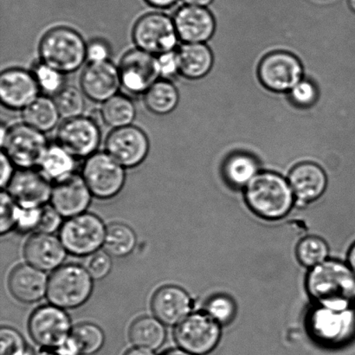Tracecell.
Here are the masks:
<instances>
[{"mask_svg": "<svg viewBox=\"0 0 355 355\" xmlns=\"http://www.w3.org/2000/svg\"><path fill=\"white\" fill-rule=\"evenodd\" d=\"M306 324L309 333L318 343L343 345L355 336V311L354 308L338 311L316 305L309 311Z\"/></svg>", "mask_w": 355, "mask_h": 355, "instance_id": "5b68a950", "label": "cell"}, {"mask_svg": "<svg viewBox=\"0 0 355 355\" xmlns=\"http://www.w3.org/2000/svg\"><path fill=\"white\" fill-rule=\"evenodd\" d=\"M224 173L226 180L232 187L245 188L259 173V165L252 156L236 154L225 162Z\"/></svg>", "mask_w": 355, "mask_h": 355, "instance_id": "1f68e13d", "label": "cell"}, {"mask_svg": "<svg viewBox=\"0 0 355 355\" xmlns=\"http://www.w3.org/2000/svg\"><path fill=\"white\" fill-rule=\"evenodd\" d=\"M72 339L78 346L80 354L92 355L102 349L105 336L98 326L93 323H81L73 328Z\"/></svg>", "mask_w": 355, "mask_h": 355, "instance_id": "836d02e7", "label": "cell"}, {"mask_svg": "<svg viewBox=\"0 0 355 355\" xmlns=\"http://www.w3.org/2000/svg\"><path fill=\"white\" fill-rule=\"evenodd\" d=\"M93 194L82 175L72 173L55 181L52 187L51 203L62 217L72 218L85 214Z\"/></svg>", "mask_w": 355, "mask_h": 355, "instance_id": "ac0fdd59", "label": "cell"}, {"mask_svg": "<svg viewBox=\"0 0 355 355\" xmlns=\"http://www.w3.org/2000/svg\"><path fill=\"white\" fill-rule=\"evenodd\" d=\"M42 207H20L17 228L22 232L37 231V226L40 222Z\"/></svg>", "mask_w": 355, "mask_h": 355, "instance_id": "7bdbcfd3", "label": "cell"}, {"mask_svg": "<svg viewBox=\"0 0 355 355\" xmlns=\"http://www.w3.org/2000/svg\"><path fill=\"white\" fill-rule=\"evenodd\" d=\"M205 312L221 326L234 319L236 307L234 301L225 295H216L208 301Z\"/></svg>", "mask_w": 355, "mask_h": 355, "instance_id": "8d00e7d4", "label": "cell"}, {"mask_svg": "<svg viewBox=\"0 0 355 355\" xmlns=\"http://www.w3.org/2000/svg\"><path fill=\"white\" fill-rule=\"evenodd\" d=\"M156 318L166 326H177L191 314L193 302L186 291L166 285L155 292L151 302Z\"/></svg>", "mask_w": 355, "mask_h": 355, "instance_id": "7402d4cb", "label": "cell"}, {"mask_svg": "<svg viewBox=\"0 0 355 355\" xmlns=\"http://www.w3.org/2000/svg\"><path fill=\"white\" fill-rule=\"evenodd\" d=\"M110 44L102 38H95L87 44V60L89 62L110 60Z\"/></svg>", "mask_w": 355, "mask_h": 355, "instance_id": "ee69618b", "label": "cell"}, {"mask_svg": "<svg viewBox=\"0 0 355 355\" xmlns=\"http://www.w3.org/2000/svg\"><path fill=\"white\" fill-rule=\"evenodd\" d=\"M306 287L316 305L338 311L354 308L355 273L349 264L326 260L309 271Z\"/></svg>", "mask_w": 355, "mask_h": 355, "instance_id": "6da1fadb", "label": "cell"}, {"mask_svg": "<svg viewBox=\"0 0 355 355\" xmlns=\"http://www.w3.org/2000/svg\"><path fill=\"white\" fill-rule=\"evenodd\" d=\"M49 278L44 271L22 264L12 271L9 288L14 297L24 304L40 302L47 294Z\"/></svg>", "mask_w": 355, "mask_h": 355, "instance_id": "603a6c76", "label": "cell"}, {"mask_svg": "<svg viewBox=\"0 0 355 355\" xmlns=\"http://www.w3.org/2000/svg\"><path fill=\"white\" fill-rule=\"evenodd\" d=\"M158 61L161 69L162 78L169 79L179 74L176 51L159 55Z\"/></svg>", "mask_w": 355, "mask_h": 355, "instance_id": "f6af8a7d", "label": "cell"}, {"mask_svg": "<svg viewBox=\"0 0 355 355\" xmlns=\"http://www.w3.org/2000/svg\"><path fill=\"white\" fill-rule=\"evenodd\" d=\"M44 133L24 123L8 128L2 152L21 169L37 168L49 147Z\"/></svg>", "mask_w": 355, "mask_h": 355, "instance_id": "ba28073f", "label": "cell"}, {"mask_svg": "<svg viewBox=\"0 0 355 355\" xmlns=\"http://www.w3.org/2000/svg\"><path fill=\"white\" fill-rule=\"evenodd\" d=\"M162 355H196V354H191L189 352H187V351L183 350L181 349H171V350L166 351V352H165Z\"/></svg>", "mask_w": 355, "mask_h": 355, "instance_id": "816d5d0a", "label": "cell"}, {"mask_svg": "<svg viewBox=\"0 0 355 355\" xmlns=\"http://www.w3.org/2000/svg\"><path fill=\"white\" fill-rule=\"evenodd\" d=\"M99 113L103 123L113 130L133 125L137 114L133 101L121 94L104 102Z\"/></svg>", "mask_w": 355, "mask_h": 355, "instance_id": "f1b7e54d", "label": "cell"}, {"mask_svg": "<svg viewBox=\"0 0 355 355\" xmlns=\"http://www.w3.org/2000/svg\"><path fill=\"white\" fill-rule=\"evenodd\" d=\"M137 243L133 229L121 223H114L107 228L103 247L111 257H125L133 252Z\"/></svg>", "mask_w": 355, "mask_h": 355, "instance_id": "4dcf8cb0", "label": "cell"}, {"mask_svg": "<svg viewBox=\"0 0 355 355\" xmlns=\"http://www.w3.org/2000/svg\"><path fill=\"white\" fill-rule=\"evenodd\" d=\"M125 355H155L154 351L141 349V347H135L134 349L128 351Z\"/></svg>", "mask_w": 355, "mask_h": 355, "instance_id": "c3c4849f", "label": "cell"}, {"mask_svg": "<svg viewBox=\"0 0 355 355\" xmlns=\"http://www.w3.org/2000/svg\"><path fill=\"white\" fill-rule=\"evenodd\" d=\"M80 86L87 98L103 103L119 92V68L110 60L89 62L80 78Z\"/></svg>", "mask_w": 355, "mask_h": 355, "instance_id": "e0dca14e", "label": "cell"}, {"mask_svg": "<svg viewBox=\"0 0 355 355\" xmlns=\"http://www.w3.org/2000/svg\"><path fill=\"white\" fill-rule=\"evenodd\" d=\"M105 149L125 168H134L147 159L150 141L141 128L130 125L111 131L106 138Z\"/></svg>", "mask_w": 355, "mask_h": 355, "instance_id": "5bb4252c", "label": "cell"}, {"mask_svg": "<svg viewBox=\"0 0 355 355\" xmlns=\"http://www.w3.org/2000/svg\"><path fill=\"white\" fill-rule=\"evenodd\" d=\"M72 329L71 318L64 309L52 304L38 308L29 320L31 338L37 345L54 352L67 342Z\"/></svg>", "mask_w": 355, "mask_h": 355, "instance_id": "8fae6325", "label": "cell"}, {"mask_svg": "<svg viewBox=\"0 0 355 355\" xmlns=\"http://www.w3.org/2000/svg\"><path fill=\"white\" fill-rule=\"evenodd\" d=\"M144 100L149 112L166 116L175 110L180 103V93L169 79L159 78L144 94Z\"/></svg>", "mask_w": 355, "mask_h": 355, "instance_id": "4316f807", "label": "cell"}, {"mask_svg": "<svg viewBox=\"0 0 355 355\" xmlns=\"http://www.w3.org/2000/svg\"><path fill=\"white\" fill-rule=\"evenodd\" d=\"M165 325L156 318L145 316L131 325L130 342L135 347L152 351L157 350L165 343Z\"/></svg>", "mask_w": 355, "mask_h": 355, "instance_id": "83f0119b", "label": "cell"}, {"mask_svg": "<svg viewBox=\"0 0 355 355\" xmlns=\"http://www.w3.org/2000/svg\"><path fill=\"white\" fill-rule=\"evenodd\" d=\"M62 218V216L51 205H44L42 207L41 218L37 232L53 234L64 225Z\"/></svg>", "mask_w": 355, "mask_h": 355, "instance_id": "60d3db41", "label": "cell"}, {"mask_svg": "<svg viewBox=\"0 0 355 355\" xmlns=\"http://www.w3.org/2000/svg\"><path fill=\"white\" fill-rule=\"evenodd\" d=\"M350 8L355 12V0H349Z\"/></svg>", "mask_w": 355, "mask_h": 355, "instance_id": "f5cc1de1", "label": "cell"}, {"mask_svg": "<svg viewBox=\"0 0 355 355\" xmlns=\"http://www.w3.org/2000/svg\"><path fill=\"white\" fill-rule=\"evenodd\" d=\"M0 164H1L0 184H1V187L3 190L6 187H8L10 180H12L14 175H15V172H14V166L15 165L13 164V162L10 161L8 156L3 152H1V156H0Z\"/></svg>", "mask_w": 355, "mask_h": 355, "instance_id": "bcb514c9", "label": "cell"}, {"mask_svg": "<svg viewBox=\"0 0 355 355\" xmlns=\"http://www.w3.org/2000/svg\"><path fill=\"white\" fill-rule=\"evenodd\" d=\"M0 355H29L23 336L9 327H3L0 330Z\"/></svg>", "mask_w": 355, "mask_h": 355, "instance_id": "ab89813d", "label": "cell"}, {"mask_svg": "<svg viewBox=\"0 0 355 355\" xmlns=\"http://www.w3.org/2000/svg\"><path fill=\"white\" fill-rule=\"evenodd\" d=\"M82 176L94 196L109 200L116 196L126 182V168L105 152L86 159Z\"/></svg>", "mask_w": 355, "mask_h": 355, "instance_id": "9c48e42d", "label": "cell"}, {"mask_svg": "<svg viewBox=\"0 0 355 355\" xmlns=\"http://www.w3.org/2000/svg\"><path fill=\"white\" fill-rule=\"evenodd\" d=\"M292 100L301 106H309L314 103L318 97V90L312 83L302 80L291 90Z\"/></svg>", "mask_w": 355, "mask_h": 355, "instance_id": "b9f144b4", "label": "cell"}, {"mask_svg": "<svg viewBox=\"0 0 355 355\" xmlns=\"http://www.w3.org/2000/svg\"><path fill=\"white\" fill-rule=\"evenodd\" d=\"M132 38L138 49L156 57L175 51L180 40L175 21L159 12L140 17L132 31Z\"/></svg>", "mask_w": 355, "mask_h": 355, "instance_id": "52a82bcc", "label": "cell"}, {"mask_svg": "<svg viewBox=\"0 0 355 355\" xmlns=\"http://www.w3.org/2000/svg\"><path fill=\"white\" fill-rule=\"evenodd\" d=\"M149 5L156 7V8H168V7L175 5L177 0H146Z\"/></svg>", "mask_w": 355, "mask_h": 355, "instance_id": "7dc6e473", "label": "cell"}, {"mask_svg": "<svg viewBox=\"0 0 355 355\" xmlns=\"http://www.w3.org/2000/svg\"><path fill=\"white\" fill-rule=\"evenodd\" d=\"M38 54L40 61L49 67L64 75L71 74L87 60V44L72 28L55 27L41 38Z\"/></svg>", "mask_w": 355, "mask_h": 355, "instance_id": "3957f363", "label": "cell"}, {"mask_svg": "<svg viewBox=\"0 0 355 355\" xmlns=\"http://www.w3.org/2000/svg\"><path fill=\"white\" fill-rule=\"evenodd\" d=\"M245 197L250 210L268 220L284 218L295 201L288 180L270 172L257 173L247 184Z\"/></svg>", "mask_w": 355, "mask_h": 355, "instance_id": "7a4b0ae2", "label": "cell"}, {"mask_svg": "<svg viewBox=\"0 0 355 355\" xmlns=\"http://www.w3.org/2000/svg\"><path fill=\"white\" fill-rule=\"evenodd\" d=\"M328 243L319 236H309L298 243L297 256L302 266L314 268L328 260Z\"/></svg>", "mask_w": 355, "mask_h": 355, "instance_id": "e575fe53", "label": "cell"}, {"mask_svg": "<svg viewBox=\"0 0 355 355\" xmlns=\"http://www.w3.org/2000/svg\"><path fill=\"white\" fill-rule=\"evenodd\" d=\"M76 159L60 145L50 144L38 168L49 180L55 182L74 173Z\"/></svg>", "mask_w": 355, "mask_h": 355, "instance_id": "f546056e", "label": "cell"}, {"mask_svg": "<svg viewBox=\"0 0 355 355\" xmlns=\"http://www.w3.org/2000/svg\"><path fill=\"white\" fill-rule=\"evenodd\" d=\"M40 92L31 71L10 68L0 75V101L6 109L23 111L40 96Z\"/></svg>", "mask_w": 355, "mask_h": 355, "instance_id": "2e32d148", "label": "cell"}, {"mask_svg": "<svg viewBox=\"0 0 355 355\" xmlns=\"http://www.w3.org/2000/svg\"><path fill=\"white\" fill-rule=\"evenodd\" d=\"M295 200L311 203L324 193L328 184L326 173L319 166L313 163H302L291 170L288 175Z\"/></svg>", "mask_w": 355, "mask_h": 355, "instance_id": "cb8c5ba5", "label": "cell"}, {"mask_svg": "<svg viewBox=\"0 0 355 355\" xmlns=\"http://www.w3.org/2000/svg\"><path fill=\"white\" fill-rule=\"evenodd\" d=\"M188 6L205 7L210 5L214 0H183Z\"/></svg>", "mask_w": 355, "mask_h": 355, "instance_id": "681fc988", "label": "cell"}, {"mask_svg": "<svg viewBox=\"0 0 355 355\" xmlns=\"http://www.w3.org/2000/svg\"><path fill=\"white\" fill-rule=\"evenodd\" d=\"M118 68L121 87L132 95H144L162 78L158 58L138 48L124 54Z\"/></svg>", "mask_w": 355, "mask_h": 355, "instance_id": "7c38bea8", "label": "cell"}, {"mask_svg": "<svg viewBox=\"0 0 355 355\" xmlns=\"http://www.w3.org/2000/svg\"><path fill=\"white\" fill-rule=\"evenodd\" d=\"M20 207L8 191H2L0 194V232L7 234L17 227Z\"/></svg>", "mask_w": 355, "mask_h": 355, "instance_id": "74e56055", "label": "cell"}, {"mask_svg": "<svg viewBox=\"0 0 355 355\" xmlns=\"http://www.w3.org/2000/svg\"><path fill=\"white\" fill-rule=\"evenodd\" d=\"M83 266L94 280H101L106 277L112 269V259L105 250H98L86 257Z\"/></svg>", "mask_w": 355, "mask_h": 355, "instance_id": "f35d334b", "label": "cell"}, {"mask_svg": "<svg viewBox=\"0 0 355 355\" xmlns=\"http://www.w3.org/2000/svg\"><path fill=\"white\" fill-rule=\"evenodd\" d=\"M22 119L24 123L46 134L58 127L61 116L54 99L40 96L22 111Z\"/></svg>", "mask_w": 355, "mask_h": 355, "instance_id": "484cf974", "label": "cell"}, {"mask_svg": "<svg viewBox=\"0 0 355 355\" xmlns=\"http://www.w3.org/2000/svg\"><path fill=\"white\" fill-rule=\"evenodd\" d=\"M106 233L107 227L98 216L85 212L64 223L59 239L69 253L87 257L102 248Z\"/></svg>", "mask_w": 355, "mask_h": 355, "instance_id": "8992f818", "label": "cell"}, {"mask_svg": "<svg viewBox=\"0 0 355 355\" xmlns=\"http://www.w3.org/2000/svg\"><path fill=\"white\" fill-rule=\"evenodd\" d=\"M220 336L221 325L207 312L191 313L175 330V339L180 349L196 355L211 352Z\"/></svg>", "mask_w": 355, "mask_h": 355, "instance_id": "30bf717a", "label": "cell"}, {"mask_svg": "<svg viewBox=\"0 0 355 355\" xmlns=\"http://www.w3.org/2000/svg\"><path fill=\"white\" fill-rule=\"evenodd\" d=\"M31 71L37 80L41 92L47 95L55 96L65 86V75L49 67L41 61L34 64Z\"/></svg>", "mask_w": 355, "mask_h": 355, "instance_id": "d590c367", "label": "cell"}, {"mask_svg": "<svg viewBox=\"0 0 355 355\" xmlns=\"http://www.w3.org/2000/svg\"><path fill=\"white\" fill-rule=\"evenodd\" d=\"M349 266L351 267V269L353 270L355 273V243H354L353 246L351 247L349 252Z\"/></svg>", "mask_w": 355, "mask_h": 355, "instance_id": "f907efd6", "label": "cell"}, {"mask_svg": "<svg viewBox=\"0 0 355 355\" xmlns=\"http://www.w3.org/2000/svg\"><path fill=\"white\" fill-rule=\"evenodd\" d=\"M67 252L60 239L43 232L31 236L24 249L27 263L44 272L61 267Z\"/></svg>", "mask_w": 355, "mask_h": 355, "instance_id": "44dd1931", "label": "cell"}, {"mask_svg": "<svg viewBox=\"0 0 355 355\" xmlns=\"http://www.w3.org/2000/svg\"><path fill=\"white\" fill-rule=\"evenodd\" d=\"M55 105L64 120L82 116L86 109V96L76 86H64L54 96Z\"/></svg>", "mask_w": 355, "mask_h": 355, "instance_id": "d6a6232c", "label": "cell"}, {"mask_svg": "<svg viewBox=\"0 0 355 355\" xmlns=\"http://www.w3.org/2000/svg\"><path fill=\"white\" fill-rule=\"evenodd\" d=\"M102 142V131L93 118L79 116L64 120L57 131V144L76 159L96 154Z\"/></svg>", "mask_w": 355, "mask_h": 355, "instance_id": "4fadbf2b", "label": "cell"}, {"mask_svg": "<svg viewBox=\"0 0 355 355\" xmlns=\"http://www.w3.org/2000/svg\"><path fill=\"white\" fill-rule=\"evenodd\" d=\"M304 69L297 57L287 52H275L260 62L259 76L268 89L276 92L291 90L302 81Z\"/></svg>", "mask_w": 355, "mask_h": 355, "instance_id": "9a60e30c", "label": "cell"}, {"mask_svg": "<svg viewBox=\"0 0 355 355\" xmlns=\"http://www.w3.org/2000/svg\"><path fill=\"white\" fill-rule=\"evenodd\" d=\"M179 74L189 80L207 76L214 65V55L207 44L184 43L178 49Z\"/></svg>", "mask_w": 355, "mask_h": 355, "instance_id": "d4e9b609", "label": "cell"}, {"mask_svg": "<svg viewBox=\"0 0 355 355\" xmlns=\"http://www.w3.org/2000/svg\"><path fill=\"white\" fill-rule=\"evenodd\" d=\"M93 280L85 266L75 263L62 266L49 278L48 300L61 309L78 308L92 295Z\"/></svg>", "mask_w": 355, "mask_h": 355, "instance_id": "277c9868", "label": "cell"}, {"mask_svg": "<svg viewBox=\"0 0 355 355\" xmlns=\"http://www.w3.org/2000/svg\"><path fill=\"white\" fill-rule=\"evenodd\" d=\"M51 180L35 168L20 169L8 184V191L20 207H42L51 200Z\"/></svg>", "mask_w": 355, "mask_h": 355, "instance_id": "d6986e66", "label": "cell"}, {"mask_svg": "<svg viewBox=\"0 0 355 355\" xmlns=\"http://www.w3.org/2000/svg\"><path fill=\"white\" fill-rule=\"evenodd\" d=\"M173 21L178 36L184 43L204 44L214 36V17L205 7H181L177 10Z\"/></svg>", "mask_w": 355, "mask_h": 355, "instance_id": "ffe728a7", "label": "cell"}]
</instances>
